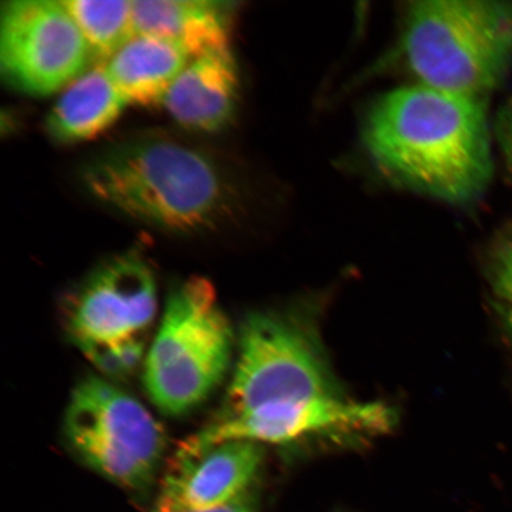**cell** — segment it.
Instances as JSON below:
<instances>
[{
    "label": "cell",
    "mask_w": 512,
    "mask_h": 512,
    "mask_svg": "<svg viewBox=\"0 0 512 512\" xmlns=\"http://www.w3.org/2000/svg\"><path fill=\"white\" fill-rule=\"evenodd\" d=\"M364 144L407 187L453 204L488 188L492 157L483 98L424 85L395 89L371 107Z\"/></svg>",
    "instance_id": "obj_1"
},
{
    "label": "cell",
    "mask_w": 512,
    "mask_h": 512,
    "mask_svg": "<svg viewBox=\"0 0 512 512\" xmlns=\"http://www.w3.org/2000/svg\"><path fill=\"white\" fill-rule=\"evenodd\" d=\"M82 182L105 206L172 233L215 227L230 204L219 164L195 147L166 138L112 146L86 164Z\"/></svg>",
    "instance_id": "obj_2"
},
{
    "label": "cell",
    "mask_w": 512,
    "mask_h": 512,
    "mask_svg": "<svg viewBox=\"0 0 512 512\" xmlns=\"http://www.w3.org/2000/svg\"><path fill=\"white\" fill-rule=\"evenodd\" d=\"M402 50L420 85L483 98L512 63V3H412L403 25Z\"/></svg>",
    "instance_id": "obj_3"
},
{
    "label": "cell",
    "mask_w": 512,
    "mask_h": 512,
    "mask_svg": "<svg viewBox=\"0 0 512 512\" xmlns=\"http://www.w3.org/2000/svg\"><path fill=\"white\" fill-rule=\"evenodd\" d=\"M232 325L215 287L191 277L175 288L144 363L147 395L164 414L189 413L226 379L233 361Z\"/></svg>",
    "instance_id": "obj_4"
},
{
    "label": "cell",
    "mask_w": 512,
    "mask_h": 512,
    "mask_svg": "<svg viewBox=\"0 0 512 512\" xmlns=\"http://www.w3.org/2000/svg\"><path fill=\"white\" fill-rule=\"evenodd\" d=\"M322 396L342 395L312 325L293 313H255L241 326L238 360L214 419Z\"/></svg>",
    "instance_id": "obj_5"
},
{
    "label": "cell",
    "mask_w": 512,
    "mask_h": 512,
    "mask_svg": "<svg viewBox=\"0 0 512 512\" xmlns=\"http://www.w3.org/2000/svg\"><path fill=\"white\" fill-rule=\"evenodd\" d=\"M64 434L83 463L133 492L149 490L166 451V435L143 403L104 377L73 390Z\"/></svg>",
    "instance_id": "obj_6"
},
{
    "label": "cell",
    "mask_w": 512,
    "mask_h": 512,
    "mask_svg": "<svg viewBox=\"0 0 512 512\" xmlns=\"http://www.w3.org/2000/svg\"><path fill=\"white\" fill-rule=\"evenodd\" d=\"M61 2L10 0L0 10V72L15 91L48 96L67 88L93 59Z\"/></svg>",
    "instance_id": "obj_7"
},
{
    "label": "cell",
    "mask_w": 512,
    "mask_h": 512,
    "mask_svg": "<svg viewBox=\"0 0 512 512\" xmlns=\"http://www.w3.org/2000/svg\"><path fill=\"white\" fill-rule=\"evenodd\" d=\"M394 421V412L382 403L322 396L273 403L229 419H213L177 450L195 452L228 440L280 445L313 435L379 434L388 432Z\"/></svg>",
    "instance_id": "obj_8"
},
{
    "label": "cell",
    "mask_w": 512,
    "mask_h": 512,
    "mask_svg": "<svg viewBox=\"0 0 512 512\" xmlns=\"http://www.w3.org/2000/svg\"><path fill=\"white\" fill-rule=\"evenodd\" d=\"M157 306L156 277L149 264L134 253L114 256L96 268L76 294L68 331L81 351L142 341Z\"/></svg>",
    "instance_id": "obj_9"
},
{
    "label": "cell",
    "mask_w": 512,
    "mask_h": 512,
    "mask_svg": "<svg viewBox=\"0 0 512 512\" xmlns=\"http://www.w3.org/2000/svg\"><path fill=\"white\" fill-rule=\"evenodd\" d=\"M264 456V447L248 440L177 450L152 512L206 510L232 502L253 489Z\"/></svg>",
    "instance_id": "obj_10"
},
{
    "label": "cell",
    "mask_w": 512,
    "mask_h": 512,
    "mask_svg": "<svg viewBox=\"0 0 512 512\" xmlns=\"http://www.w3.org/2000/svg\"><path fill=\"white\" fill-rule=\"evenodd\" d=\"M238 67L230 47L191 60L166 93L165 110L188 130L214 133L232 120L238 101Z\"/></svg>",
    "instance_id": "obj_11"
},
{
    "label": "cell",
    "mask_w": 512,
    "mask_h": 512,
    "mask_svg": "<svg viewBox=\"0 0 512 512\" xmlns=\"http://www.w3.org/2000/svg\"><path fill=\"white\" fill-rule=\"evenodd\" d=\"M137 35L178 44L191 60L229 47L234 3L216 0H132Z\"/></svg>",
    "instance_id": "obj_12"
},
{
    "label": "cell",
    "mask_w": 512,
    "mask_h": 512,
    "mask_svg": "<svg viewBox=\"0 0 512 512\" xmlns=\"http://www.w3.org/2000/svg\"><path fill=\"white\" fill-rule=\"evenodd\" d=\"M127 106L105 63H99L64 89L48 114L47 132L57 143L87 142L108 130Z\"/></svg>",
    "instance_id": "obj_13"
},
{
    "label": "cell",
    "mask_w": 512,
    "mask_h": 512,
    "mask_svg": "<svg viewBox=\"0 0 512 512\" xmlns=\"http://www.w3.org/2000/svg\"><path fill=\"white\" fill-rule=\"evenodd\" d=\"M191 61L178 44L136 35L105 62L114 85L128 105H162L166 93Z\"/></svg>",
    "instance_id": "obj_14"
},
{
    "label": "cell",
    "mask_w": 512,
    "mask_h": 512,
    "mask_svg": "<svg viewBox=\"0 0 512 512\" xmlns=\"http://www.w3.org/2000/svg\"><path fill=\"white\" fill-rule=\"evenodd\" d=\"M93 56L105 63L137 35L132 0H62Z\"/></svg>",
    "instance_id": "obj_15"
},
{
    "label": "cell",
    "mask_w": 512,
    "mask_h": 512,
    "mask_svg": "<svg viewBox=\"0 0 512 512\" xmlns=\"http://www.w3.org/2000/svg\"><path fill=\"white\" fill-rule=\"evenodd\" d=\"M492 286L501 304L512 305V240L496 249L491 264Z\"/></svg>",
    "instance_id": "obj_16"
},
{
    "label": "cell",
    "mask_w": 512,
    "mask_h": 512,
    "mask_svg": "<svg viewBox=\"0 0 512 512\" xmlns=\"http://www.w3.org/2000/svg\"><path fill=\"white\" fill-rule=\"evenodd\" d=\"M496 134L505 162L512 170V98L498 114Z\"/></svg>",
    "instance_id": "obj_17"
},
{
    "label": "cell",
    "mask_w": 512,
    "mask_h": 512,
    "mask_svg": "<svg viewBox=\"0 0 512 512\" xmlns=\"http://www.w3.org/2000/svg\"><path fill=\"white\" fill-rule=\"evenodd\" d=\"M256 507H258V501H256L255 492L252 489L234 499V501L220 505V507L183 512H256Z\"/></svg>",
    "instance_id": "obj_18"
},
{
    "label": "cell",
    "mask_w": 512,
    "mask_h": 512,
    "mask_svg": "<svg viewBox=\"0 0 512 512\" xmlns=\"http://www.w3.org/2000/svg\"><path fill=\"white\" fill-rule=\"evenodd\" d=\"M501 313L503 316L505 328H507L509 334L512 337V305L502 304Z\"/></svg>",
    "instance_id": "obj_19"
}]
</instances>
